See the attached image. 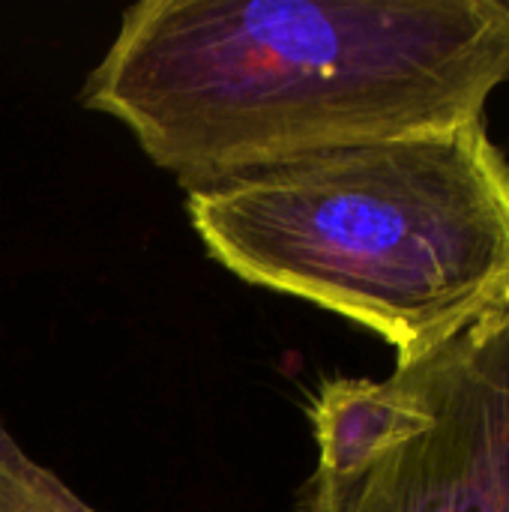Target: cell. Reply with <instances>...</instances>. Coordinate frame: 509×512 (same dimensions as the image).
Returning a JSON list of instances; mask_svg holds the SVG:
<instances>
[{"instance_id": "3", "label": "cell", "mask_w": 509, "mask_h": 512, "mask_svg": "<svg viewBox=\"0 0 509 512\" xmlns=\"http://www.w3.org/2000/svg\"><path fill=\"white\" fill-rule=\"evenodd\" d=\"M393 372L408 399L399 426L318 450L297 512H509V291Z\"/></svg>"}, {"instance_id": "2", "label": "cell", "mask_w": 509, "mask_h": 512, "mask_svg": "<svg viewBox=\"0 0 509 512\" xmlns=\"http://www.w3.org/2000/svg\"><path fill=\"white\" fill-rule=\"evenodd\" d=\"M183 192L219 267L372 330L396 366L441 348L509 291V162L483 120Z\"/></svg>"}, {"instance_id": "4", "label": "cell", "mask_w": 509, "mask_h": 512, "mask_svg": "<svg viewBox=\"0 0 509 512\" xmlns=\"http://www.w3.org/2000/svg\"><path fill=\"white\" fill-rule=\"evenodd\" d=\"M0 512H99L57 471L33 459L0 420Z\"/></svg>"}, {"instance_id": "1", "label": "cell", "mask_w": 509, "mask_h": 512, "mask_svg": "<svg viewBox=\"0 0 509 512\" xmlns=\"http://www.w3.org/2000/svg\"><path fill=\"white\" fill-rule=\"evenodd\" d=\"M509 0H141L78 102L180 189L483 120Z\"/></svg>"}]
</instances>
